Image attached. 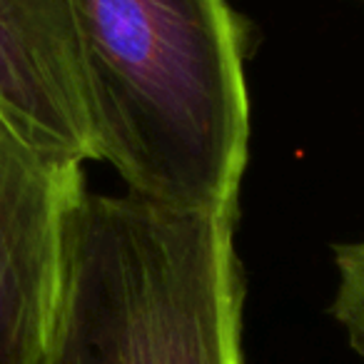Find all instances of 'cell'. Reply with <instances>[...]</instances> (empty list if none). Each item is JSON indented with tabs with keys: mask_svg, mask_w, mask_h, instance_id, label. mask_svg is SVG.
Wrapping results in <instances>:
<instances>
[{
	"mask_svg": "<svg viewBox=\"0 0 364 364\" xmlns=\"http://www.w3.org/2000/svg\"><path fill=\"white\" fill-rule=\"evenodd\" d=\"M70 13L95 160L140 198L237 208L250 100L228 0H70Z\"/></svg>",
	"mask_w": 364,
	"mask_h": 364,
	"instance_id": "obj_1",
	"label": "cell"
},
{
	"mask_svg": "<svg viewBox=\"0 0 364 364\" xmlns=\"http://www.w3.org/2000/svg\"><path fill=\"white\" fill-rule=\"evenodd\" d=\"M235 218L85 190L43 364H245Z\"/></svg>",
	"mask_w": 364,
	"mask_h": 364,
	"instance_id": "obj_2",
	"label": "cell"
},
{
	"mask_svg": "<svg viewBox=\"0 0 364 364\" xmlns=\"http://www.w3.org/2000/svg\"><path fill=\"white\" fill-rule=\"evenodd\" d=\"M82 165L38 147L0 112V364H43Z\"/></svg>",
	"mask_w": 364,
	"mask_h": 364,
	"instance_id": "obj_3",
	"label": "cell"
},
{
	"mask_svg": "<svg viewBox=\"0 0 364 364\" xmlns=\"http://www.w3.org/2000/svg\"><path fill=\"white\" fill-rule=\"evenodd\" d=\"M0 112L48 155L95 160L70 0H0Z\"/></svg>",
	"mask_w": 364,
	"mask_h": 364,
	"instance_id": "obj_4",
	"label": "cell"
},
{
	"mask_svg": "<svg viewBox=\"0 0 364 364\" xmlns=\"http://www.w3.org/2000/svg\"><path fill=\"white\" fill-rule=\"evenodd\" d=\"M334 262L339 284L329 312L344 327L349 344L364 364V240L337 245Z\"/></svg>",
	"mask_w": 364,
	"mask_h": 364,
	"instance_id": "obj_5",
	"label": "cell"
}]
</instances>
